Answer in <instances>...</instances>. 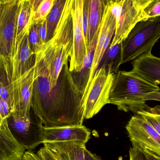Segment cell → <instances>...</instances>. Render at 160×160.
I'll list each match as a JSON object with an SVG mask.
<instances>
[{
  "instance_id": "6da1fadb",
  "label": "cell",
  "mask_w": 160,
  "mask_h": 160,
  "mask_svg": "<svg viewBox=\"0 0 160 160\" xmlns=\"http://www.w3.org/2000/svg\"><path fill=\"white\" fill-rule=\"evenodd\" d=\"M31 107L45 127L82 125L83 94L74 83L68 62L63 66L53 88L45 78L34 80Z\"/></svg>"
},
{
  "instance_id": "7a4b0ae2",
  "label": "cell",
  "mask_w": 160,
  "mask_h": 160,
  "mask_svg": "<svg viewBox=\"0 0 160 160\" xmlns=\"http://www.w3.org/2000/svg\"><path fill=\"white\" fill-rule=\"evenodd\" d=\"M71 0H66L54 35L35 54L34 78H45L52 88L57 83L63 66L68 62L73 49Z\"/></svg>"
},
{
  "instance_id": "3957f363",
  "label": "cell",
  "mask_w": 160,
  "mask_h": 160,
  "mask_svg": "<svg viewBox=\"0 0 160 160\" xmlns=\"http://www.w3.org/2000/svg\"><path fill=\"white\" fill-rule=\"evenodd\" d=\"M160 89L131 71H118L110 95V103L124 112L137 113L146 108L147 101L160 100Z\"/></svg>"
},
{
  "instance_id": "277c9868",
  "label": "cell",
  "mask_w": 160,
  "mask_h": 160,
  "mask_svg": "<svg viewBox=\"0 0 160 160\" xmlns=\"http://www.w3.org/2000/svg\"><path fill=\"white\" fill-rule=\"evenodd\" d=\"M160 37V17L139 22L122 42L121 64L151 51Z\"/></svg>"
},
{
  "instance_id": "5b68a950",
  "label": "cell",
  "mask_w": 160,
  "mask_h": 160,
  "mask_svg": "<svg viewBox=\"0 0 160 160\" xmlns=\"http://www.w3.org/2000/svg\"><path fill=\"white\" fill-rule=\"evenodd\" d=\"M115 73L101 67L96 72L84 99V116L90 119L110 103L111 88Z\"/></svg>"
},
{
  "instance_id": "8992f818",
  "label": "cell",
  "mask_w": 160,
  "mask_h": 160,
  "mask_svg": "<svg viewBox=\"0 0 160 160\" xmlns=\"http://www.w3.org/2000/svg\"><path fill=\"white\" fill-rule=\"evenodd\" d=\"M8 120L11 134L25 149H34L43 143L42 126L40 121L34 124L30 113L16 111L11 113Z\"/></svg>"
},
{
  "instance_id": "52a82bcc",
  "label": "cell",
  "mask_w": 160,
  "mask_h": 160,
  "mask_svg": "<svg viewBox=\"0 0 160 160\" xmlns=\"http://www.w3.org/2000/svg\"><path fill=\"white\" fill-rule=\"evenodd\" d=\"M116 19V29L110 46L123 42L138 22L142 21V12L133 0H120L109 5Z\"/></svg>"
},
{
  "instance_id": "ba28073f",
  "label": "cell",
  "mask_w": 160,
  "mask_h": 160,
  "mask_svg": "<svg viewBox=\"0 0 160 160\" xmlns=\"http://www.w3.org/2000/svg\"><path fill=\"white\" fill-rule=\"evenodd\" d=\"M20 1L3 4L0 17V59L11 61L13 57Z\"/></svg>"
},
{
  "instance_id": "9c48e42d",
  "label": "cell",
  "mask_w": 160,
  "mask_h": 160,
  "mask_svg": "<svg viewBox=\"0 0 160 160\" xmlns=\"http://www.w3.org/2000/svg\"><path fill=\"white\" fill-rule=\"evenodd\" d=\"M126 128L132 145L160 156V133L142 116H132Z\"/></svg>"
},
{
  "instance_id": "30bf717a",
  "label": "cell",
  "mask_w": 160,
  "mask_h": 160,
  "mask_svg": "<svg viewBox=\"0 0 160 160\" xmlns=\"http://www.w3.org/2000/svg\"><path fill=\"white\" fill-rule=\"evenodd\" d=\"M115 29V18L111 12L109 5H105L102 18L99 26L96 46L90 70V77L84 93V99L92 79L96 72L100 68L103 56L111 44L112 38L114 35Z\"/></svg>"
},
{
  "instance_id": "8fae6325",
  "label": "cell",
  "mask_w": 160,
  "mask_h": 160,
  "mask_svg": "<svg viewBox=\"0 0 160 160\" xmlns=\"http://www.w3.org/2000/svg\"><path fill=\"white\" fill-rule=\"evenodd\" d=\"M83 0H71L73 49L69 67L70 72L80 71L87 52L83 26Z\"/></svg>"
},
{
  "instance_id": "7c38bea8",
  "label": "cell",
  "mask_w": 160,
  "mask_h": 160,
  "mask_svg": "<svg viewBox=\"0 0 160 160\" xmlns=\"http://www.w3.org/2000/svg\"><path fill=\"white\" fill-rule=\"evenodd\" d=\"M43 143L79 142L86 144L91 138V132L83 125L62 127L42 126Z\"/></svg>"
},
{
  "instance_id": "4fadbf2b",
  "label": "cell",
  "mask_w": 160,
  "mask_h": 160,
  "mask_svg": "<svg viewBox=\"0 0 160 160\" xmlns=\"http://www.w3.org/2000/svg\"><path fill=\"white\" fill-rule=\"evenodd\" d=\"M34 66L12 83L14 93V111L30 113L33 97Z\"/></svg>"
},
{
  "instance_id": "5bb4252c",
  "label": "cell",
  "mask_w": 160,
  "mask_h": 160,
  "mask_svg": "<svg viewBox=\"0 0 160 160\" xmlns=\"http://www.w3.org/2000/svg\"><path fill=\"white\" fill-rule=\"evenodd\" d=\"M35 63V54L30 48L27 32L15 48L10 61L12 84L33 67Z\"/></svg>"
},
{
  "instance_id": "9a60e30c",
  "label": "cell",
  "mask_w": 160,
  "mask_h": 160,
  "mask_svg": "<svg viewBox=\"0 0 160 160\" xmlns=\"http://www.w3.org/2000/svg\"><path fill=\"white\" fill-rule=\"evenodd\" d=\"M104 7L103 0H83V26L87 48L98 29Z\"/></svg>"
},
{
  "instance_id": "2e32d148",
  "label": "cell",
  "mask_w": 160,
  "mask_h": 160,
  "mask_svg": "<svg viewBox=\"0 0 160 160\" xmlns=\"http://www.w3.org/2000/svg\"><path fill=\"white\" fill-rule=\"evenodd\" d=\"M132 72L150 83H160V59L152 54L145 52L134 60Z\"/></svg>"
},
{
  "instance_id": "e0dca14e",
  "label": "cell",
  "mask_w": 160,
  "mask_h": 160,
  "mask_svg": "<svg viewBox=\"0 0 160 160\" xmlns=\"http://www.w3.org/2000/svg\"><path fill=\"white\" fill-rule=\"evenodd\" d=\"M25 149L14 139L8 119L0 125V160H21Z\"/></svg>"
},
{
  "instance_id": "ac0fdd59",
  "label": "cell",
  "mask_w": 160,
  "mask_h": 160,
  "mask_svg": "<svg viewBox=\"0 0 160 160\" xmlns=\"http://www.w3.org/2000/svg\"><path fill=\"white\" fill-rule=\"evenodd\" d=\"M43 144L58 160H85V151L86 148L84 143L70 142Z\"/></svg>"
},
{
  "instance_id": "d6986e66",
  "label": "cell",
  "mask_w": 160,
  "mask_h": 160,
  "mask_svg": "<svg viewBox=\"0 0 160 160\" xmlns=\"http://www.w3.org/2000/svg\"><path fill=\"white\" fill-rule=\"evenodd\" d=\"M98 29L87 47V52L84 58L80 70L79 72H71V76L78 89L83 94L88 83L90 70L93 62L94 53L96 46Z\"/></svg>"
},
{
  "instance_id": "ffe728a7",
  "label": "cell",
  "mask_w": 160,
  "mask_h": 160,
  "mask_svg": "<svg viewBox=\"0 0 160 160\" xmlns=\"http://www.w3.org/2000/svg\"><path fill=\"white\" fill-rule=\"evenodd\" d=\"M0 96L8 103L11 113L14 111V93L11 83L10 61L0 59Z\"/></svg>"
},
{
  "instance_id": "44dd1931",
  "label": "cell",
  "mask_w": 160,
  "mask_h": 160,
  "mask_svg": "<svg viewBox=\"0 0 160 160\" xmlns=\"http://www.w3.org/2000/svg\"><path fill=\"white\" fill-rule=\"evenodd\" d=\"M32 17V6L30 1L21 0L17 17L15 49L29 32Z\"/></svg>"
},
{
  "instance_id": "7402d4cb",
  "label": "cell",
  "mask_w": 160,
  "mask_h": 160,
  "mask_svg": "<svg viewBox=\"0 0 160 160\" xmlns=\"http://www.w3.org/2000/svg\"><path fill=\"white\" fill-rule=\"evenodd\" d=\"M122 42H118L113 46H110L105 52L100 68L107 71L116 74L122 62Z\"/></svg>"
},
{
  "instance_id": "603a6c76",
  "label": "cell",
  "mask_w": 160,
  "mask_h": 160,
  "mask_svg": "<svg viewBox=\"0 0 160 160\" xmlns=\"http://www.w3.org/2000/svg\"><path fill=\"white\" fill-rule=\"evenodd\" d=\"M66 0H54L53 5L46 18L47 23L46 42L50 40L55 32Z\"/></svg>"
},
{
  "instance_id": "cb8c5ba5",
  "label": "cell",
  "mask_w": 160,
  "mask_h": 160,
  "mask_svg": "<svg viewBox=\"0 0 160 160\" xmlns=\"http://www.w3.org/2000/svg\"><path fill=\"white\" fill-rule=\"evenodd\" d=\"M142 116L149 125L160 133V107L159 105L154 108L147 106L136 113Z\"/></svg>"
},
{
  "instance_id": "d4e9b609",
  "label": "cell",
  "mask_w": 160,
  "mask_h": 160,
  "mask_svg": "<svg viewBox=\"0 0 160 160\" xmlns=\"http://www.w3.org/2000/svg\"><path fill=\"white\" fill-rule=\"evenodd\" d=\"M28 41L33 52L36 54L42 47L38 33V22H31L28 32Z\"/></svg>"
},
{
  "instance_id": "484cf974",
  "label": "cell",
  "mask_w": 160,
  "mask_h": 160,
  "mask_svg": "<svg viewBox=\"0 0 160 160\" xmlns=\"http://www.w3.org/2000/svg\"><path fill=\"white\" fill-rule=\"evenodd\" d=\"M54 0H44L34 13L31 22H39L46 19L50 11Z\"/></svg>"
},
{
  "instance_id": "4316f807",
  "label": "cell",
  "mask_w": 160,
  "mask_h": 160,
  "mask_svg": "<svg viewBox=\"0 0 160 160\" xmlns=\"http://www.w3.org/2000/svg\"><path fill=\"white\" fill-rule=\"evenodd\" d=\"M160 0H156L142 12V21L160 17Z\"/></svg>"
},
{
  "instance_id": "83f0119b",
  "label": "cell",
  "mask_w": 160,
  "mask_h": 160,
  "mask_svg": "<svg viewBox=\"0 0 160 160\" xmlns=\"http://www.w3.org/2000/svg\"><path fill=\"white\" fill-rule=\"evenodd\" d=\"M11 109L8 102L0 96V116L3 120L8 119L11 115Z\"/></svg>"
},
{
  "instance_id": "f1b7e54d",
  "label": "cell",
  "mask_w": 160,
  "mask_h": 160,
  "mask_svg": "<svg viewBox=\"0 0 160 160\" xmlns=\"http://www.w3.org/2000/svg\"><path fill=\"white\" fill-rule=\"evenodd\" d=\"M38 33L42 46L46 42L47 37V23L46 19L38 22Z\"/></svg>"
},
{
  "instance_id": "f546056e",
  "label": "cell",
  "mask_w": 160,
  "mask_h": 160,
  "mask_svg": "<svg viewBox=\"0 0 160 160\" xmlns=\"http://www.w3.org/2000/svg\"><path fill=\"white\" fill-rule=\"evenodd\" d=\"M129 160H147L142 151L137 147L132 146L129 150Z\"/></svg>"
},
{
  "instance_id": "4dcf8cb0",
  "label": "cell",
  "mask_w": 160,
  "mask_h": 160,
  "mask_svg": "<svg viewBox=\"0 0 160 160\" xmlns=\"http://www.w3.org/2000/svg\"><path fill=\"white\" fill-rule=\"evenodd\" d=\"M37 155L41 160H58L49 150L44 146L38 151Z\"/></svg>"
},
{
  "instance_id": "1f68e13d",
  "label": "cell",
  "mask_w": 160,
  "mask_h": 160,
  "mask_svg": "<svg viewBox=\"0 0 160 160\" xmlns=\"http://www.w3.org/2000/svg\"><path fill=\"white\" fill-rule=\"evenodd\" d=\"M155 1L156 0H133L137 8L142 12Z\"/></svg>"
},
{
  "instance_id": "d6a6232c",
  "label": "cell",
  "mask_w": 160,
  "mask_h": 160,
  "mask_svg": "<svg viewBox=\"0 0 160 160\" xmlns=\"http://www.w3.org/2000/svg\"><path fill=\"white\" fill-rule=\"evenodd\" d=\"M139 148L142 151L147 160H160V156H159L151 151H149V150Z\"/></svg>"
},
{
  "instance_id": "836d02e7",
  "label": "cell",
  "mask_w": 160,
  "mask_h": 160,
  "mask_svg": "<svg viewBox=\"0 0 160 160\" xmlns=\"http://www.w3.org/2000/svg\"><path fill=\"white\" fill-rule=\"evenodd\" d=\"M21 160H41L37 154L31 150L25 151Z\"/></svg>"
},
{
  "instance_id": "e575fe53",
  "label": "cell",
  "mask_w": 160,
  "mask_h": 160,
  "mask_svg": "<svg viewBox=\"0 0 160 160\" xmlns=\"http://www.w3.org/2000/svg\"><path fill=\"white\" fill-rule=\"evenodd\" d=\"M85 160H101V158L95 154H93L87 149L85 151Z\"/></svg>"
},
{
  "instance_id": "d590c367",
  "label": "cell",
  "mask_w": 160,
  "mask_h": 160,
  "mask_svg": "<svg viewBox=\"0 0 160 160\" xmlns=\"http://www.w3.org/2000/svg\"><path fill=\"white\" fill-rule=\"evenodd\" d=\"M30 3L32 6V14L34 15V13L36 12L37 9L38 8L40 4L42 3L44 0H29Z\"/></svg>"
},
{
  "instance_id": "8d00e7d4",
  "label": "cell",
  "mask_w": 160,
  "mask_h": 160,
  "mask_svg": "<svg viewBox=\"0 0 160 160\" xmlns=\"http://www.w3.org/2000/svg\"><path fill=\"white\" fill-rule=\"evenodd\" d=\"M120 1V0H103L104 6L111 4L113 3L117 2Z\"/></svg>"
},
{
  "instance_id": "74e56055",
  "label": "cell",
  "mask_w": 160,
  "mask_h": 160,
  "mask_svg": "<svg viewBox=\"0 0 160 160\" xmlns=\"http://www.w3.org/2000/svg\"><path fill=\"white\" fill-rule=\"evenodd\" d=\"M17 0H0V4H5L13 2Z\"/></svg>"
},
{
  "instance_id": "f35d334b",
  "label": "cell",
  "mask_w": 160,
  "mask_h": 160,
  "mask_svg": "<svg viewBox=\"0 0 160 160\" xmlns=\"http://www.w3.org/2000/svg\"><path fill=\"white\" fill-rule=\"evenodd\" d=\"M3 4H0V17H1V14H2V11H3Z\"/></svg>"
}]
</instances>
